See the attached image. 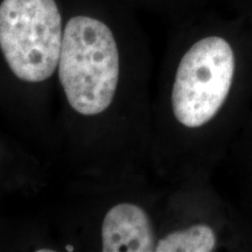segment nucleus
Returning a JSON list of instances; mask_svg holds the SVG:
<instances>
[{"label": "nucleus", "instance_id": "3", "mask_svg": "<svg viewBox=\"0 0 252 252\" xmlns=\"http://www.w3.org/2000/svg\"><path fill=\"white\" fill-rule=\"evenodd\" d=\"M235 74L229 42L208 36L194 43L181 59L172 90V109L186 127L209 123L224 104Z\"/></svg>", "mask_w": 252, "mask_h": 252}, {"label": "nucleus", "instance_id": "5", "mask_svg": "<svg viewBox=\"0 0 252 252\" xmlns=\"http://www.w3.org/2000/svg\"><path fill=\"white\" fill-rule=\"evenodd\" d=\"M216 235L210 226L196 224L162 237L156 244L157 252H210L215 250Z\"/></svg>", "mask_w": 252, "mask_h": 252}, {"label": "nucleus", "instance_id": "1", "mask_svg": "<svg viewBox=\"0 0 252 252\" xmlns=\"http://www.w3.org/2000/svg\"><path fill=\"white\" fill-rule=\"evenodd\" d=\"M59 78L69 105L83 116H96L111 105L119 81V53L112 31L87 15L65 25Z\"/></svg>", "mask_w": 252, "mask_h": 252}, {"label": "nucleus", "instance_id": "4", "mask_svg": "<svg viewBox=\"0 0 252 252\" xmlns=\"http://www.w3.org/2000/svg\"><path fill=\"white\" fill-rule=\"evenodd\" d=\"M102 251H156V239L146 212L133 203H119L110 208L102 224Z\"/></svg>", "mask_w": 252, "mask_h": 252}, {"label": "nucleus", "instance_id": "2", "mask_svg": "<svg viewBox=\"0 0 252 252\" xmlns=\"http://www.w3.org/2000/svg\"><path fill=\"white\" fill-rule=\"evenodd\" d=\"M62 36L55 0L0 2V50L19 80L40 83L52 77L59 65Z\"/></svg>", "mask_w": 252, "mask_h": 252}]
</instances>
